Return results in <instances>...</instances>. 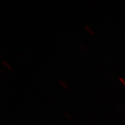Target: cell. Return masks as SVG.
<instances>
[{"label": "cell", "instance_id": "1", "mask_svg": "<svg viewBox=\"0 0 125 125\" xmlns=\"http://www.w3.org/2000/svg\"><path fill=\"white\" fill-rule=\"evenodd\" d=\"M59 83H60V84H61V85H62L65 88H67V89L68 88V86H67V84H65L63 81H59Z\"/></svg>", "mask_w": 125, "mask_h": 125}, {"label": "cell", "instance_id": "2", "mask_svg": "<svg viewBox=\"0 0 125 125\" xmlns=\"http://www.w3.org/2000/svg\"><path fill=\"white\" fill-rule=\"evenodd\" d=\"M3 63L6 66V67H8V68H9V70H11V69H12V68H11V67H10V65H9V63H8V62H6L5 61H3Z\"/></svg>", "mask_w": 125, "mask_h": 125}, {"label": "cell", "instance_id": "3", "mask_svg": "<svg viewBox=\"0 0 125 125\" xmlns=\"http://www.w3.org/2000/svg\"><path fill=\"white\" fill-rule=\"evenodd\" d=\"M85 29H87L88 31H89L90 33V34H93V31H92V30H91V29H90V27H88V26H85Z\"/></svg>", "mask_w": 125, "mask_h": 125}, {"label": "cell", "instance_id": "4", "mask_svg": "<svg viewBox=\"0 0 125 125\" xmlns=\"http://www.w3.org/2000/svg\"><path fill=\"white\" fill-rule=\"evenodd\" d=\"M119 79H120V81L122 83V84H123L124 85H125V79H124L122 77H120V78H119Z\"/></svg>", "mask_w": 125, "mask_h": 125}, {"label": "cell", "instance_id": "5", "mask_svg": "<svg viewBox=\"0 0 125 125\" xmlns=\"http://www.w3.org/2000/svg\"><path fill=\"white\" fill-rule=\"evenodd\" d=\"M66 116H67V117L69 118V119H70V120H72V117H70V115H69L68 114H66Z\"/></svg>", "mask_w": 125, "mask_h": 125}]
</instances>
